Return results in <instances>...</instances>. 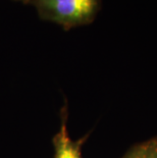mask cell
Masks as SVG:
<instances>
[{
	"mask_svg": "<svg viewBox=\"0 0 157 158\" xmlns=\"http://www.w3.org/2000/svg\"><path fill=\"white\" fill-rule=\"evenodd\" d=\"M33 6L43 21L54 23L64 30L90 25L101 9V0H21Z\"/></svg>",
	"mask_w": 157,
	"mask_h": 158,
	"instance_id": "1",
	"label": "cell"
},
{
	"mask_svg": "<svg viewBox=\"0 0 157 158\" xmlns=\"http://www.w3.org/2000/svg\"><path fill=\"white\" fill-rule=\"evenodd\" d=\"M122 158H157V136L137 144Z\"/></svg>",
	"mask_w": 157,
	"mask_h": 158,
	"instance_id": "3",
	"label": "cell"
},
{
	"mask_svg": "<svg viewBox=\"0 0 157 158\" xmlns=\"http://www.w3.org/2000/svg\"><path fill=\"white\" fill-rule=\"evenodd\" d=\"M61 127L59 132L53 138V146H54V158H83L82 145L87 137L78 141L71 139L66 127L68 114L66 109L62 110Z\"/></svg>",
	"mask_w": 157,
	"mask_h": 158,
	"instance_id": "2",
	"label": "cell"
},
{
	"mask_svg": "<svg viewBox=\"0 0 157 158\" xmlns=\"http://www.w3.org/2000/svg\"><path fill=\"white\" fill-rule=\"evenodd\" d=\"M14 1H15V0H14Z\"/></svg>",
	"mask_w": 157,
	"mask_h": 158,
	"instance_id": "5",
	"label": "cell"
},
{
	"mask_svg": "<svg viewBox=\"0 0 157 158\" xmlns=\"http://www.w3.org/2000/svg\"><path fill=\"white\" fill-rule=\"evenodd\" d=\"M15 1H16V2H19V1H21V0H15Z\"/></svg>",
	"mask_w": 157,
	"mask_h": 158,
	"instance_id": "4",
	"label": "cell"
}]
</instances>
